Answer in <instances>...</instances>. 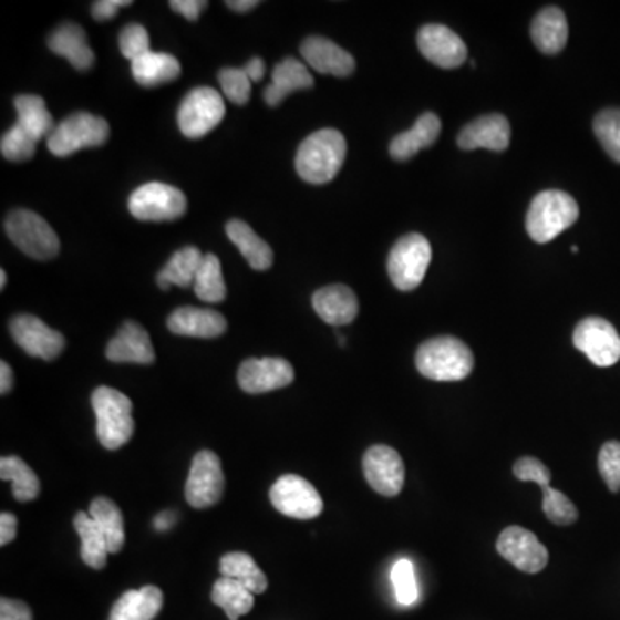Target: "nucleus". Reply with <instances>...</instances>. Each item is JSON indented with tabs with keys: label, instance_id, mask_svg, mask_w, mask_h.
I'll use <instances>...</instances> for the list:
<instances>
[{
	"label": "nucleus",
	"instance_id": "f257e3e1",
	"mask_svg": "<svg viewBox=\"0 0 620 620\" xmlns=\"http://www.w3.org/2000/svg\"><path fill=\"white\" fill-rule=\"evenodd\" d=\"M345 157V136L338 130H319L303 140L297 152L294 167L303 182L310 185H324L340 173Z\"/></svg>",
	"mask_w": 620,
	"mask_h": 620
},
{
	"label": "nucleus",
	"instance_id": "f03ea898",
	"mask_svg": "<svg viewBox=\"0 0 620 620\" xmlns=\"http://www.w3.org/2000/svg\"><path fill=\"white\" fill-rule=\"evenodd\" d=\"M415 365L427 380L462 381L473 372L474 355L458 338H431L418 347Z\"/></svg>",
	"mask_w": 620,
	"mask_h": 620
},
{
	"label": "nucleus",
	"instance_id": "7ed1b4c3",
	"mask_svg": "<svg viewBox=\"0 0 620 620\" xmlns=\"http://www.w3.org/2000/svg\"><path fill=\"white\" fill-rule=\"evenodd\" d=\"M578 202L560 190H547L533 198L526 228L536 244H548L578 221Z\"/></svg>",
	"mask_w": 620,
	"mask_h": 620
},
{
	"label": "nucleus",
	"instance_id": "20e7f679",
	"mask_svg": "<svg viewBox=\"0 0 620 620\" xmlns=\"http://www.w3.org/2000/svg\"><path fill=\"white\" fill-rule=\"evenodd\" d=\"M92 407L97 417L99 442L104 448L117 450L135 433L133 403L114 388L101 386L93 392Z\"/></svg>",
	"mask_w": 620,
	"mask_h": 620
},
{
	"label": "nucleus",
	"instance_id": "39448f33",
	"mask_svg": "<svg viewBox=\"0 0 620 620\" xmlns=\"http://www.w3.org/2000/svg\"><path fill=\"white\" fill-rule=\"evenodd\" d=\"M12 244L31 259H54L59 254V238L49 223L31 210H12L4 223Z\"/></svg>",
	"mask_w": 620,
	"mask_h": 620
},
{
	"label": "nucleus",
	"instance_id": "423d86ee",
	"mask_svg": "<svg viewBox=\"0 0 620 620\" xmlns=\"http://www.w3.org/2000/svg\"><path fill=\"white\" fill-rule=\"evenodd\" d=\"M431 244L418 232H411L393 245L388 257V275L399 290L411 291L423 283L430 268Z\"/></svg>",
	"mask_w": 620,
	"mask_h": 620
},
{
	"label": "nucleus",
	"instance_id": "0eeeda50",
	"mask_svg": "<svg viewBox=\"0 0 620 620\" xmlns=\"http://www.w3.org/2000/svg\"><path fill=\"white\" fill-rule=\"evenodd\" d=\"M108 124L104 117L90 113H74L55 126L46 138V147L55 157H68L82 148L101 147L108 138Z\"/></svg>",
	"mask_w": 620,
	"mask_h": 620
},
{
	"label": "nucleus",
	"instance_id": "6e6552de",
	"mask_svg": "<svg viewBox=\"0 0 620 620\" xmlns=\"http://www.w3.org/2000/svg\"><path fill=\"white\" fill-rule=\"evenodd\" d=\"M128 207L140 221H173L186 213L188 202L176 186L147 183L133 192Z\"/></svg>",
	"mask_w": 620,
	"mask_h": 620
},
{
	"label": "nucleus",
	"instance_id": "1a4fd4ad",
	"mask_svg": "<svg viewBox=\"0 0 620 620\" xmlns=\"http://www.w3.org/2000/svg\"><path fill=\"white\" fill-rule=\"evenodd\" d=\"M221 93L209 86L192 90L178 108V126L188 138H200L213 132L225 117Z\"/></svg>",
	"mask_w": 620,
	"mask_h": 620
},
{
	"label": "nucleus",
	"instance_id": "9d476101",
	"mask_svg": "<svg viewBox=\"0 0 620 620\" xmlns=\"http://www.w3.org/2000/svg\"><path fill=\"white\" fill-rule=\"evenodd\" d=\"M272 507L291 519H314L321 514L324 504L318 489L297 474L279 477L269 492Z\"/></svg>",
	"mask_w": 620,
	"mask_h": 620
},
{
	"label": "nucleus",
	"instance_id": "9b49d317",
	"mask_svg": "<svg viewBox=\"0 0 620 620\" xmlns=\"http://www.w3.org/2000/svg\"><path fill=\"white\" fill-rule=\"evenodd\" d=\"M225 473L221 461L210 450H200L192 462L186 479L185 498L194 508H209L221 500Z\"/></svg>",
	"mask_w": 620,
	"mask_h": 620
},
{
	"label": "nucleus",
	"instance_id": "f8f14e48",
	"mask_svg": "<svg viewBox=\"0 0 620 620\" xmlns=\"http://www.w3.org/2000/svg\"><path fill=\"white\" fill-rule=\"evenodd\" d=\"M572 341L598 368H610L620 361V337L607 319H582L574 330Z\"/></svg>",
	"mask_w": 620,
	"mask_h": 620
},
{
	"label": "nucleus",
	"instance_id": "ddd939ff",
	"mask_svg": "<svg viewBox=\"0 0 620 620\" xmlns=\"http://www.w3.org/2000/svg\"><path fill=\"white\" fill-rule=\"evenodd\" d=\"M16 343L31 356H39L43 361H54L61 355L66 340L59 331L52 330L42 319L31 314H20L9 322Z\"/></svg>",
	"mask_w": 620,
	"mask_h": 620
},
{
	"label": "nucleus",
	"instance_id": "4468645a",
	"mask_svg": "<svg viewBox=\"0 0 620 620\" xmlns=\"http://www.w3.org/2000/svg\"><path fill=\"white\" fill-rule=\"evenodd\" d=\"M496 550L502 557L527 574H536L548 564V550L535 533L524 527L510 526L502 531L496 541Z\"/></svg>",
	"mask_w": 620,
	"mask_h": 620
},
{
	"label": "nucleus",
	"instance_id": "2eb2a0df",
	"mask_svg": "<svg viewBox=\"0 0 620 620\" xmlns=\"http://www.w3.org/2000/svg\"><path fill=\"white\" fill-rule=\"evenodd\" d=\"M364 476L374 492L383 496H396L405 483V465L392 446L374 445L362 458Z\"/></svg>",
	"mask_w": 620,
	"mask_h": 620
},
{
	"label": "nucleus",
	"instance_id": "dca6fc26",
	"mask_svg": "<svg viewBox=\"0 0 620 620\" xmlns=\"http://www.w3.org/2000/svg\"><path fill=\"white\" fill-rule=\"evenodd\" d=\"M294 371L290 362L279 356L247 359L238 369V384L250 395L275 392L293 383Z\"/></svg>",
	"mask_w": 620,
	"mask_h": 620
},
{
	"label": "nucleus",
	"instance_id": "f3484780",
	"mask_svg": "<svg viewBox=\"0 0 620 620\" xmlns=\"http://www.w3.org/2000/svg\"><path fill=\"white\" fill-rule=\"evenodd\" d=\"M418 51L434 66L454 70L462 66L467 59V46L464 40L443 24H426L418 30Z\"/></svg>",
	"mask_w": 620,
	"mask_h": 620
},
{
	"label": "nucleus",
	"instance_id": "a211bd4d",
	"mask_svg": "<svg viewBox=\"0 0 620 620\" xmlns=\"http://www.w3.org/2000/svg\"><path fill=\"white\" fill-rule=\"evenodd\" d=\"M457 144L462 151H476V148H488L493 152L507 151L510 144V124L502 114H486L471 121L462 128Z\"/></svg>",
	"mask_w": 620,
	"mask_h": 620
},
{
	"label": "nucleus",
	"instance_id": "6ab92c4d",
	"mask_svg": "<svg viewBox=\"0 0 620 620\" xmlns=\"http://www.w3.org/2000/svg\"><path fill=\"white\" fill-rule=\"evenodd\" d=\"M105 356L117 364L132 362L148 365L155 361V350L147 331L138 322L126 321L116 337L108 341Z\"/></svg>",
	"mask_w": 620,
	"mask_h": 620
},
{
	"label": "nucleus",
	"instance_id": "aec40b11",
	"mask_svg": "<svg viewBox=\"0 0 620 620\" xmlns=\"http://www.w3.org/2000/svg\"><path fill=\"white\" fill-rule=\"evenodd\" d=\"M303 59L312 70L322 74L345 78L355 71V59L324 37H309L300 46Z\"/></svg>",
	"mask_w": 620,
	"mask_h": 620
},
{
	"label": "nucleus",
	"instance_id": "412c9836",
	"mask_svg": "<svg viewBox=\"0 0 620 620\" xmlns=\"http://www.w3.org/2000/svg\"><path fill=\"white\" fill-rule=\"evenodd\" d=\"M167 328L179 337L217 338L226 333L228 322L217 310L179 307L167 318Z\"/></svg>",
	"mask_w": 620,
	"mask_h": 620
},
{
	"label": "nucleus",
	"instance_id": "4be33fe9",
	"mask_svg": "<svg viewBox=\"0 0 620 620\" xmlns=\"http://www.w3.org/2000/svg\"><path fill=\"white\" fill-rule=\"evenodd\" d=\"M312 306L319 318L331 326L350 324L359 314V300L345 285H331L316 291Z\"/></svg>",
	"mask_w": 620,
	"mask_h": 620
},
{
	"label": "nucleus",
	"instance_id": "5701e85b",
	"mask_svg": "<svg viewBox=\"0 0 620 620\" xmlns=\"http://www.w3.org/2000/svg\"><path fill=\"white\" fill-rule=\"evenodd\" d=\"M312 86H314V78L310 76L306 64L297 59L288 58L279 62L272 71V82L268 89L264 90V101L271 107H276L290 93L312 89Z\"/></svg>",
	"mask_w": 620,
	"mask_h": 620
},
{
	"label": "nucleus",
	"instance_id": "b1692460",
	"mask_svg": "<svg viewBox=\"0 0 620 620\" xmlns=\"http://www.w3.org/2000/svg\"><path fill=\"white\" fill-rule=\"evenodd\" d=\"M440 132H442L440 117L434 113H424L423 116H418L409 132L400 133L392 140L390 154L396 161L412 159L418 151L431 147L438 140Z\"/></svg>",
	"mask_w": 620,
	"mask_h": 620
},
{
	"label": "nucleus",
	"instance_id": "393cba45",
	"mask_svg": "<svg viewBox=\"0 0 620 620\" xmlns=\"http://www.w3.org/2000/svg\"><path fill=\"white\" fill-rule=\"evenodd\" d=\"M49 49L54 54L66 58L71 62V66L78 71L90 70L95 62V55H93L92 49L86 42L85 30L74 23L61 24L49 37Z\"/></svg>",
	"mask_w": 620,
	"mask_h": 620
},
{
	"label": "nucleus",
	"instance_id": "a878e982",
	"mask_svg": "<svg viewBox=\"0 0 620 620\" xmlns=\"http://www.w3.org/2000/svg\"><path fill=\"white\" fill-rule=\"evenodd\" d=\"M531 39L542 54L562 52L569 39V24L562 9L547 8L539 11L533 20Z\"/></svg>",
	"mask_w": 620,
	"mask_h": 620
},
{
	"label": "nucleus",
	"instance_id": "bb28decb",
	"mask_svg": "<svg viewBox=\"0 0 620 620\" xmlns=\"http://www.w3.org/2000/svg\"><path fill=\"white\" fill-rule=\"evenodd\" d=\"M163 601V591L157 586L130 589L114 603L108 620H154Z\"/></svg>",
	"mask_w": 620,
	"mask_h": 620
},
{
	"label": "nucleus",
	"instance_id": "cd10ccee",
	"mask_svg": "<svg viewBox=\"0 0 620 620\" xmlns=\"http://www.w3.org/2000/svg\"><path fill=\"white\" fill-rule=\"evenodd\" d=\"M132 73L136 83L152 89V86L175 82L182 73V66L175 55L151 51L132 62Z\"/></svg>",
	"mask_w": 620,
	"mask_h": 620
},
{
	"label": "nucleus",
	"instance_id": "c85d7f7f",
	"mask_svg": "<svg viewBox=\"0 0 620 620\" xmlns=\"http://www.w3.org/2000/svg\"><path fill=\"white\" fill-rule=\"evenodd\" d=\"M226 235L237 245L241 256L256 271H266L272 266V250L250 226L240 219H231L226 225Z\"/></svg>",
	"mask_w": 620,
	"mask_h": 620
},
{
	"label": "nucleus",
	"instance_id": "c756f323",
	"mask_svg": "<svg viewBox=\"0 0 620 620\" xmlns=\"http://www.w3.org/2000/svg\"><path fill=\"white\" fill-rule=\"evenodd\" d=\"M18 111L16 126H20L28 136L35 140L49 138L54 132V117L49 113L45 101L39 95H18L14 101Z\"/></svg>",
	"mask_w": 620,
	"mask_h": 620
},
{
	"label": "nucleus",
	"instance_id": "7c9ffc66",
	"mask_svg": "<svg viewBox=\"0 0 620 620\" xmlns=\"http://www.w3.org/2000/svg\"><path fill=\"white\" fill-rule=\"evenodd\" d=\"M73 526L78 536L82 539L80 555H82L83 562L92 569H104L107 566L108 545L101 527L86 512H78L73 519Z\"/></svg>",
	"mask_w": 620,
	"mask_h": 620
},
{
	"label": "nucleus",
	"instance_id": "2f4dec72",
	"mask_svg": "<svg viewBox=\"0 0 620 620\" xmlns=\"http://www.w3.org/2000/svg\"><path fill=\"white\" fill-rule=\"evenodd\" d=\"M204 257L197 247H185L178 252L173 254L169 262L164 266L163 271L157 276V283L163 290L173 287H190L195 283L198 269H200Z\"/></svg>",
	"mask_w": 620,
	"mask_h": 620
},
{
	"label": "nucleus",
	"instance_id": "473e14b6",
	"mask_svg": "<svg viewBox=\"0 0 620 620\" xmlns=\"http://www.w3.org/2000/svg\"><path fill=\"white\" fill-rule=\"evenodd\" d=\"M219 570L225 578L235 579V581L244 585L250 593L260 595L268 588L266 574L260 570L256 560L244 551L226 554L219 562Z\"/></svg>",
	"mask_w": 620,
	"mask_h": 620
},
{
	"label": "nucleus",
	"instance_id": "72a5a7b5",
	"mask_svg": "<svg viewBox=\"0 0 620 620\" xmlns=\"http://www.w3.org/2000/svg\"><path fill=\"white\" fill-rule=\"evenodd\" d=\"M254 597L256 595L250 593L244 585L225 576L214 582L213 593H210L214 604L221 607L229 620H238L250 612L256 603Z\"/></svg>",
	"mask_w": 620,
	"mask_h": 620
},
{
	"label": "nucleus",
	"instance_id": "f704fd0d",
	"mask_svg": "<svg viewBox=\"0 0 620 620\" xmlns=\"http://www.w3.org/2000/svg\"><path fill=\"white\" fill-rule=\"evenodd\" d=\"M89 514L107 538L108 554H120L124 547V538H126L123 512L120 510V507L105 496H99L90 504Z\"/></svg>",
	"mask_w": 620,
	"mask_h": 620
},
{
	"label": "nucleus",
	"instance_id": "c9c22d12",
	"mask_svg": "<svg viewBox=\"0 0 620 620\" xmlns=\"http://www.w3.org/2000/svg\"><path fill=\"white\" fill-rule=\"evenodd\" d=\"M0 479L11 480L12 495L21 504L35 500L39 496V477L23 458L14 457V455L0 458Z\"/></svg>",
	"mask_w": 620,
	"mask_h": 620
},
{
	"label": "nucleus",
	"instance_id": "e433bc0d",
	"mask_svg": "<svg viewBox=\"0 0 620 620\" xmlns=\"http://www.w3.org/2000/svg\"><path fill=\"white\" fill-rule=\"evenodd\" d=\"M195 294L202 302L219 303L226 299V283L223 278L221 262L214 254L204 257L194 283Z\"/></svg>",
	"mask_w": 620,
	"mask_h": 620
},
{
	"label": "nucleus",
	"instance_id": "4c0bfd02",
	"mask_svg": "<svg viewBox=\"0 0 620 620\" xmlns=\"http://www.w3.org/2000/svg\"><path fill=\"white\" fill-rule=\"evenodd\" d=\"M595 135L607 154L620 163V108H604L593 121Z\"/></svg>",
	"mask_w": 620,
	"mask_h": 620
},
{
	"label": "nucleus",
	"instance_id": "58836bf2",
	"mask_svg": "<svg viewBox=\"0 0 620 620\" xmlns=\"http://www.w3.org/2000/svg\"><path fill=\"white\" fill-rule=\"evenodd\" d=\"M542 493V512L548 520L557 524V526H570L578 520V508L572 504L569 496L562 492L551 488L548 485L539 486Z\"/></svg>",
	"mask_w": 620,
	"mask_h": 620
},
{
	"label": "nucleus",
	"instance_id": "ea45409f",
	"mask_svg": "<svg viewBox=\"0 0 620 620\" xmlns=\"http://www.w3.org/2000/svg\"><path fill=\"white\" fill-rule=\"evenodd\" d=\"M392 582L395 597L403 607H411L418 600L417 579L414 566L409 558H400L392 569Z\"/></svg>",
	"mask_w": 620,
	"mask_h": 620
},
{
	"label": "nucleus",
	"instance_id": "a19ab883",
	"mask_svg": "<svg viewBox=\"0 0 620 620\" xmlns=\"http://www.w3.org/2000/svg\"><path fill=\"white\" fill-rule=\"evenodd\" d=\"M37 142L28 136L20 126H12L0 140V152L12 163H24L35 155Z\"/></svg>",
	"mask_w": 620,
	"mask_h": 620
},
{
	"label": "nucleus",
	"instance_id": "79ce46f5",
	"mask_svg": "<svg viewBox=\"0 0 620 620\" xmlns=\"http://www.w3.org/2000/svg\"><path fill=\"white\" fill-rule=\"evenodd\" d=\"M219 83L228 101L232 104L245 105L252 92V82L245 73L244 68H225L219 71Z\"/></svg>",
	"mask_w": 620,
	"mask_h": 620
},
{
	"label": "nucleus",
	"instance_id": "37998d69",
	"mask_svg": "<svg viewBox=\"0 0 620 620\" xmlns=\"http://www.w3.org/2000/svg\"><path fill=\"white\" fill-rule=\"evenodd\" d=\"M598 469L610 492H620V442H607L598 455Z\"/></svg>",
	"mask_w": 620,
	"mask_h": 620
},
{
	"label": "nucleus",
	"instance_id": "c03bdc74",
	"mask_svg": "<svg viewBox=\"0 0 620 620\" xmlns=\"http://www.w3.org/2000/svg\"><path fill=\"white\" fill-rule=\"evenodd\" d=\"M120 49L121 54L132 62L151 52L147 30L142 24L136 23L124 27L120 35Z\"/></svg>",
	"mask_w": 620,
	"mask_h": 620
},
{
	"label": "nucleus",
	"instance_id": "a18cd8bd",
	"mask_svg": "<svg viewBox=\"0 0 620 620\" xmlns=\"http://www.w3.org/2000/svg\"><path fill=\"white\" fill-rule=\"evenodd\" d=\"M514 474L524 483H536V485H548L551 480L550 471L547 465L535 457H523L514 464Z\"/></svg>",
	"mask_w": 620,
	"mask_h": 620
},
{
	"label": "nucleus",
	"instance_id": "49530a36",
	"mask_svg": "<svg viewBox=\"0 0 620 620\" xmlns=\"http://www.w3.org/2000/svg\"><path fill=\"white\" fill-rule=\"evenodd\" d=\"M0 620H33V616L24 601L2 598L0 600Z\"/></svg>",
	"mask_w": 620,
	"mask_h": 620
},
{
	"label": "nucleus",
	"instance_id": "de8ad7c7",
	"mask_svg": "<svg viewBox=\"0 0 620 620\" xmlns=\"http://www.w3.org/2000/svg\"><path fill=\"white\" fill-rule=\"evenodd\" d=\"M132 6L130 0H99L92 6V16L97 21L113 20L121 8Z\"/></svg>",
	"mask_w": 620,
	"mask_h": 620
},
{
	"label": "nucleus",
	"instance_id": "09e8293b",
	"mask_svg": "<svg viewBox=\"0 0 620 620\" xmlns=\"http://www.w3.org/2000/svg\"><path fill=\"white\" fill-rule=\"evenodd\" d=\"M169 6L173 11L185 16L186 20L197 21L198 16L209 6V2L206 0H173Z\"/></svg>",
	"mask_w": 620,
	"mask_h": 620
},
{
	"label": "nucleus",
	"instance_id": "8fccbe9b",
	"mask_svg": "<svg viewBox=\"0 0 620 620\" xmlns=\"http://www.w3.org/2000/svg\"><path fill=\"white\" fill-rule=\"evenodd\" d=\"M16 531H18V519L11 512H4L0 516V545L2 547L9 545L16 538Z\"/></svg>",
	"mask_w": 620,
	"mask_h": 620
},
{
	"label": "nucleus",
	"instance_id": "3c124183",
	"mask_svg": "<svg viewBox=\"0 0 620 620\" xmlns=\"http://www.w3.org/2000/svg\"><path fill=\"white\" fill-rule=\"evenodd\" d=\"M244 71L250 78V82L257 83L262 80L264 73H266V64H264L262 59L254 58L245 64Z\"/></svg>",
	"mask_w": 620,
	"mask_h": 620
},
{
	"label": "nucleus",
	"instance_id": "603ef678",
	"mask_svg": "<svg viewBox=\"0 0 620 620\" xmlns=\"http://www.w3.org/2000/svg\"><path fill=\"white\" fill-rule=\"evenodd\" d=\"M14 383V374H12L11 365L8 362H0V393L8 395Z\"/></svg>",
	"mask_w": 620,
	"mask_h": 620
},
{
	"label": "nucleus",
	"instance_id": "864d4df0",
	"mask_svg": "<svg viewBox=\"0 0 620 620\" xmlns=\"http://www.w3.org/2000/svg\"><path fill=\"white\" fill-rule=\"evenodd\" d=\"M175 523L176 514H173V512H163V514L155 517L154 526L157 531H167V529L175 526Z\"/></svg>",
	"mask_w": 620,
	"mask_h": 620
},
{
	"label": "nucleus",
	"instance_id": "5fc2aeb1",
	"mask_svg": "<svg viewBox=\"0 0 620 620\" xmlns=\"http://www.w3.org/2000/svg\"><path fill=\"white\" fill-rule=\"evenodd\" d=\"M257 6H259L257 0H228V2H226V8L237 12L250 11V9L257 8Z\"/></svg>",
	"mask_w": 620,
	"mask_h": 620
},
{
	"label": "nucleus",
	"instance_id": "6e6d98bb",
	"mask_svg": "<svg viewBox=\"0 0 620 620\" xmlns=\"http://www.w3.org/2000/svg\"><path fill=\"white\" fill-rule=\"evenodd\" d=\"M6 283H8V276H6V271L2 269V271H0V288H2V290H4Z\"/></svg>",
	"mask_w": 620,
	"mask_h": 620
}]
</instances>
